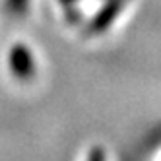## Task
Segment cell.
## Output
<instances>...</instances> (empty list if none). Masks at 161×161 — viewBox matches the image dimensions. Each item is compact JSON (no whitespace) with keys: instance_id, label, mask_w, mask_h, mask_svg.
I'll return each instance as SVG.
<instances>
[{"instance_id":"6da1fadb","label":"cell","mask_w":161,"mask_h":161,"mask_svg":"<svg viewBox=\"0 0 161 161\" xmlns=\"http://www.w3.org/2000/svg\"><path fill=\"white\" fill-rule=\"evenodd\" d=\"M10 64H12V70L16 74H19V76H29L31 74V56L27 54L25 49H21V47L12 49Z\"/></svg>"}]
</instances>
